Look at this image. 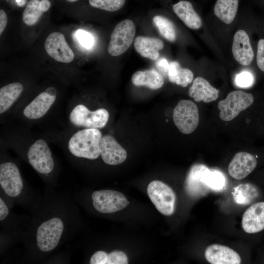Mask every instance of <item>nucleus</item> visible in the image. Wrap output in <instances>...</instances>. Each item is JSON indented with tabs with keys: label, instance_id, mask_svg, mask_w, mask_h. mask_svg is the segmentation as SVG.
<instances>
[{
	"label": "nucleus",
	"instance_id": "6",
	"mask_svg": "<svg viewBox=\"0 0 264 264\" xmlns=\"http://www.w3.org/2000/svg\"><path fill=\"white\" fill-rule=\"evenodd\" d=\"M147 193L160 213L166 216H170L174 213L176 196L168 185L160 181H153L148 186Z\"/></svg>",
	"mask_w": 264,
	"mask_h": 264
},
{
	"label": "nucleus",
	"instance_id": "36",
	"mask_svg": "<svg viewBox=\"0 0 264 264\" xmlns=\"http://www.w3.org/2000/svg\"><path fill=\"white\" fill-rule=\"evenodd\" d=\"M156 67L159 73L164 76H167V72L169 66V64L167 60L162 58L156 62Z\"/></svg>",
	"mask_w": 264,
	"mask_h": 264
},
{
	"label": "nucleus",
	"instance_id": "28",
	"mask_svg": "<svg viewBox=\"0 0 264 264\" xmlns=\"http://www.w3.org/2000/svg\"><path fill=\"white\" fill-rule=\"evenodd\" d=\"M40 3V0H30L28 2L22 16V21L27 25L35 24L43 14Z\"/></svg>",
	"mask_w": 264,
	"mask_h": 264
},
{
	"label": "nucleus",
	"instance_id": "38",
	"mask_svg": "<svg viewBox=\"0 0 264 264\" xmlns=\"http://www.w3.org/2000/svg\"><path fill=\"white\" fill-rule=\"evenodd\" d=\"M9 209L4 201L0 198V220H3L8 215Z\"/></svg>",
	"mask_w": 264,
	"mask_h": 264
},
{
	"label": "nucleus",
	"instance_id": "12",
	"mask_svg": "<svg viewBox=\"0 0 264 264\" xmlns=\"http://www.w3.org/2000/svg\"><path fill=\"white\" fill-rule=\"evenodd\" d=\"M0 185L5 194L10 197H16L21 194L23 183L15 164L6 162L0 165Z\"/></svg>",
	"mask_w": 264,
	"mask_h": 264
},
{
	"label": "nucleus",
	"instance_id": "27",
	"mask_svg": "<svg viewBox=\"0 0 264 264\" xmlns=\"http://www.w3.org/2000/svg\"><path fill=\"white\" fill-rule=\"evenodd\" d=\"M153 22L160 34L169 42H174L176 35L174 23L168 18L159 15L154 16Z\"/></svg>",
	"mask_w": 264,
	"mask_h": 264
},
{
	"label": "nucleus",
	"instance_id": "3",
	"mask_svg": "<svg viewBox=\"0 0 264 264\" xmlns=\"http://www.w3.org/2000/svg\"><path fill=\"white\" fill-rule=\"evenodd\" d=\"M109 119V113L103 108L91 111L85 105H76L71 111L69 120L74 126L87 129L104 128Z\"/></svg>",
	"mask_w": 264,
	"mask_h": 264
},
{
	"label": "nucleus",
	"instance_id": "15",
	"mask_svg": "<svg viewBox=\"0 0 264 264\" xmlns=\"http://www.w3.org/2000/svg\"><path fill=\"white\" fill-rule=\"evenodd\" d=\"M242 226L248 234H256L264 230V201L253 203L245 210Z\"/></svg>",
	"mask_w": 264,
	"mask_h": 264
},
{
	"label": "nucleus",
	"instance_id": "26",
	"mask_svg": "<svg viewBox=\"0 0 264 264\" xmlns=\"http://www.w3.org/2000/svg\"><path fill=\"white\" fill-rule=\"evenodd\" d=\"M167 76L170 82L182 87H186L193 81L194 74L188 68H182L177 62L169 64Z\"/></svg>",
	"mask_w": 264,
	"mask_h": 264
},
{
	"label": "nucleus",
	"instance_id": "4",
	"mask_svg": "<svg viewBox=\"0 0 264 264\" xmlns=\"http://www.w3.org/2000/svg\"><path fill=\"white\" fill-rule=\"evenodd\" d=\"M135 26L130 20L119 22L111 32L108 47L109 54L119 56L126 52L131 46L135 35Z\"/></svg>",
	"mask_w": 264,
	"mask_h": 264
},
{
	"label": "nucleus",
	"instance_id": "1",
	"mask_svg": "<svg viewBox=\"0 0 264 264\" xmlns=\"http://www.w3.org/2000/svg\"><path fill=\"white\" fill-rule=\"evenodd\" d=\"M101 132L97 129L85 128L74 133L68 142L70 153L78 157L96 159L100 155Z\"/></svg>",
	"mask_w": 264,
	"mask_h": 264
},
{
	"label": "nucleus",
	"instance_id": "9",
	"mask_svg": "<svg viewBox=\"0 0 264 264\" xmlns=\"http://www.w3.org/2000/svg\"><path fill=\"white\" fill-rule=\"evenodd\" d=\"M91 197L93 207L102 213L117 212L125 208L129 204L123 194L113 190L96 191L92 193Z\"/></svg>",
	"mask_w": 264,
	"mask_h": 264
},
{
	"label": "nucleus",
	"instance_id": "20",
	"mask_svg": "<svg viewBox=\"0 0 264 264\" xmlns=\"http://www.w3.org/2000/svg\"><path fill=\"white\" fill-rule=\"evenodd\" d=\"M135 50L140 55L150 60H156L159 51L164 47L163 42L159 39L144 36H137L134 41Z\"/></svg>",
	"mask_w": 264,
	"mask_h": 264
},
{
	"label": "nucleus",
	"instance_id": "11",
	"mask_svg": "<svg viewBox=\"0 0 264 264\" xmlns=\"http://www.w3.org/2000/svg\"><path fill=\"white\" fill-rule=\"evenodd\" d=\"M44 46L47 54L57 62L69 63L74 59L73 52L64 34L60 32L50 33L45 41Z\"/></svg>",
	"mask_w": 264,
	"mask_h": 264
},
{
	"label": "nucleus",
	"instance_id": "22",
	"mask_svg": "<svg viewBox=\"0 0 264 264\" xmlns=\"http://www.w3.org/2000/svg\"><path fill=\"white\" fill-rule=\"evenodd\" d=\"M132 82L136 86H146L151 89H157L164 84L161 74L154 69L137 71L132 77Z\"/></svg>",
	"mask_w": 264,
	"mask_h": 264
},
{
	"label": "nucleus",
	"instance_id": "18",
	"mask_svg": "<svg viewBox=\"0 0 264 264\" xmlns=\"http://www.w3.org/2000/svg\"><path fill=\"white\" fill-rule=\"evenodd\" d=\"M206 260L212 264H239L241 258L233 249L226 246L213 244L205 251Z\"/></svg>",
	"mask_w": 264,
	"mask_h": 264
},
{
	"label": "nucleus",
	"instance_id": "24",
	"mask_svg": "<svg viewBox=\"0 0 264 264\" xmlns=\"http://www.w3.org/2000/svg\"><path fill=\"white\" fill-rule=\"evenodd\" d=\"M232 194L236 203L248 205L260 197L261 191L256 185L248 183L241 184L235 187Z\"/></svg>",
	"mask_w": 264,
	"mask_h": 264
},
{
	"label": "nucleus",
	"instance_id": "37",
	"mask_svg": "<svg viewBox=\"0 0 264 264\" xmlns=\"http://www.w3.org/2000/svg\"><path fill=\"white\" fill-rule=\"evenodd\" d=\"M7 22V17L5 11L0 9V35L5 29Z\"/></svg>",
	"mask_w": 264,
	"mask_h": 264
},
{
	"label": "nucleus",
	"instance_id": "13",
	"mask_svg": "<svg viewBox=\"0 0 264 264\" xmlns=\"http://www.w3.org/2000/svg\"><path fill=\"white\" fill-rule=\"evenodd\" d=\"M257 165L258 159L256 155L248 152H240L231 160L228 172L232 178L241 180L250 175Z\"/></svg>",
	"mask_w": 264,
	"mask_h": 264
},
{
	"label": "nucleus",
	"instance_id": "35",
	"mask_svg": "<svg viewBox=\"0 0 264 264\" xmlns=\"http://www.w3.org/2000/svg\"><path fill=\"white\" fill-rule=\"evenodd\" d=\"M108 254L103 251H98L91 256L90 260L91 264H107Z\"/></svg>",
	"mask_w": 264,
	"mask_h": 264
},
{
	"label": "nucleus",
	"instance_id": "40",
	"mask_svg": "<svg viewBox=\"0 0 264 264\" xmlns=\"http://www.w3.org/2000/svg\"><path fill=\"white\" fill-rule=\"evenodd\" d=\"M66 0L68 1V2H74V1H76L78 0Z\"/></svg>",
	"mask_w": 264,
	"mask_h": 264
},
{
	"label": "nucleus",
	"instance_id": "17",
	"mask_svg": "<svg viewBox=\"0 0 264 264\" xmlns=\"http://www.w3.org/2000/svg\"><path fill=\"white\" fill-rule=\"evenodd\" d=\"M208 169L202 164H196L191 168L185 183V189L188 195L198 197L210 190L204 181L205 173Z\"/></svg>",
	"mask_w": 264,
	"mask_h": 264
},
{
	"label": "nucleus",
	"instance_id": "39",
	"mask_svg": "<svg viewBox=\"0 0 264 264\" xmlns=\"http://www.w3.org/2000/svg\"><path fill=\"white\" fill-rule=\"evenodd\" d=\"M40 6L41 10L44 13L49 10L51 3L48 0H40Z\"/></svg>",
	"mask_w": 264,
	"mask_h": 264
},
{
	"label": "nucleus",
	"instance_id": "32",
	"mask_svg": "<svg viewBox=\"0 0 264 264\" xmlns=\"http://www.w3.org/2000/svg\"><path fill=\"white\" fill-rule=\"evenodd\" d=\"M128 259L126 255L120 251H114L108 254L107 264H127Z\"/></svg>",
	"mask_w": 264,
	"mask_h": 264
},
{
	"label": "nucleus",
	"instance_id": "34",
	"mask_svg": "<svg viewBox=\"0 0 264 264\" xmlns=\"http://www.w3.org/2000/svg\"><path fill=\"white\" fill-rule=\"evenodd\" d=\"M256 62L259 68L264 72V39H263L258 43Z\"/></svg>",
	"mask_w": 264,
	"mask_h": 264
},
{
	"label": "nucleus",
	"instance_id": "10",
	"mask_svg": "<svg viewBox=\"0 0 264 264\" xmlns=\"http://www.w3.org/2000/svg\"><path fill=\"white\" fill-rule=\"evenodd\" d=\"M56 98V89L53 87H48L24 108L23 110L24 116L30 120L42 118L53 106Z\"/></svg>",
	"mask_w": 264,
	"mask_h": 264
},
{
	"label": "nucleus",
	"instance_id": "25",
	"mask_svg": "<svg viewBox=\"0 0 264 264\" xmlns=\"http://www.w3.org/2000/svg\"><path fill=\"white\" fill-rule=\"evenodd\" d=\"M239 5V0H217L214 8L216 16L224 23L229 24L234 20Z\"/></svg>",
	"mask_w": 264,
	"mask_h": 264
},
{
	"label": "nucleus",
	"instance_id": "23",
	"mask_svg": "<svg viewBox=\"0 0 264 264\" xmlns=\"http://www.w3.org/2000/svg\"><path fill=\"white\" fill-rule=\"evenodd\" d=\"M23 91L22 84L14 82L0 88V113L7 111L18 99Z\"/></svg>",
	"mask_w": 264,
	"mask_h": 264
},
{
	"label": "nucleus",
	"instance_id": "7",
	"mask_svg": "<svg viewBox=\"0 0 264 264\" xmlns=\"http://www.w3.org/2000/svg\"><path fill=\"white\" fill-rule=\"evenodd\" d=\"M64 230V223L58 218H54L42 223L37 231V245L39 249L48 252L58 245Z\"/></svg>",
	"mask_w": 264,
	"mask_h": 264
},
{
	"label": "nucleus",
	"instance_id": "30",
	"mask_svg": "<svg viewBox=\"0 0 264 264\" xmlns=\"http://www.w3.org/2000/svg\"><path fill=\"white\" fill-rule=\"evenodd\" d=\"M125 2L126 0H88L91 6L109 12L120 10Z\"/></svg>",
	"mask_w": 264,
	"mask_h": 264
},
{
	"label": "nucleus",
	"instance_id": "21",
	"mask_svg": "<svg viewBox=\"0 0 264 264\" xmlns=\"http://www.w3.org/2000/svg\"><path fill=\"white\" fill-rule=\"evenodd\" d=\"M173 10L189 28L197 30L202 26V20L190 2L187 0L179 1L173 6Z\"/></svg>",
	"mask_w": 264,
	"mask_h": 264
},
{
	"label": "nucleus",
	"instance_id": "8",
	"mask_svg": "<svg viewBox=\"0 0 264 264\" xmlns=\"http://www.w3.org/2000/svg\"><path fill=\"white\" fill-rule=\"evenodd\" d=\"M27 158L32 167L41 174H49L54 168L52 152L44 139H38L31 144L28 150Z\"/></svg>",
	"mask_w": 264,
	"mask_h": 264
},
{
	"label": "nucleus",
	"instance_id": "14",
	"mask_svg": "<svg viewBox=\"0 0 264 264\" xmlns=\"http://www.w3.org/2000/svg\"><path fill=\"white\" fill-rule=\"evenodd\" d=\"M100 151L103 160L108 165L120 164L127 156L126 150L110 135L102 136L100 142Z\"/></svg>",
	"mask_w": 264,
	"mask_h": 264
},
{
	"label": "nucleus",
	"instance_id": "5",
	"mask_svg": "<svg viewBox=\"0 0 264 264\" xmlns=\"http://www.w3.org/2000/svg\"><path fill=\"white\" fill-rule=\"evenodd\" d=\"M174 122L182 133L188 134L195 131L199 123L197 105L189 100H180L174 110Z\"/></svg>",
	"mask_w": 264,
	"mask_h": 264
},
{
	"label": "nucleus",
	"instance_id": "33",
	"mask_svg": "<svg viewBox=\"0 0 264 264\" xmlns=\"http://www.w3.org/2000/svg\"><path fill=\"white\" fill-rule=\"evenodd\" d=\"M76 37L80 44L84 47L88 48L93 45L94 42L93 37L88 32L78 30L76 32Z\"/></svg>",
	"mask_w": 264,
	"mask_h": 264
},
{
	"label": "nucleus",
	"instance_id": "29",
	"mask_svg": "<svg viewBox=\"0 0 264 264\" xmlns=\"http://www.w3.org/2000/svg\"><path fill=\"white\" fill-rule=\"evenodd\" d=\"M204 181L209 189L213 191H220L226 185L225 177L220 172L209 169L204 174Z\"/></svg>",
	"mask_w": 264,
	"mask_h": 264
},
{
	"label": "nucleus",
	"instance_id": "16",
	"mask_svg": "<svg viewBox=\"0 0 264 264\" xmlns=\"http://www.w3.org/2000/svg\"><path fill=\"white\" fill-rule=\"evenodd\" d=\"M232 51L235 60L242 66H248L254 58V52L249 36L243 30L235 33L232 46Z\"/></svg>",
	"mask_w": 264,
	"mask_h": 264
},
{
	"label": "nucleus",
	"instance_id": "19",
	"mask_svg": "<svg viewBox=\"0 0 264 264\" xmlns=\"http://www.w3.org/2000/svg\"><path fill=\"white\" fill-rule=\"evenodd\" d=\"M219 93L217 89L201 77L195 78L189 90V96L198 102L209 103L215 101L219 97Z\"/></svg>",
	"mask_w": 264,
	"mask_h": 264
},
{
	"label": "nucleus",
	"instance_id": "31",
	"mask_svg": "<svg viewBox=\"0 0 264 264\" xmlns=\"http://www.w3.org/2000/svg\"><path fill=\"white\" fill-rule=\"evenodd\" d=\"M254 78L252 74L248 71H243L238 74L235 78L237 86L242 88H247L252 85Z\"/></svg>",
	"mask_w": 264,
	"mask_h": 264
},
{
	"label": "nucleus",
	"instance_id": "2",
	"mask_svg": "<svg viewBox=\"0 0 264 264\" xmlns=\"http://www.w3.org/2000/svg\"><path fill=\"white\" fill-rule=\"evenodd\" d=\"M254 95L242 90H235L230 92L226 98L218 103L220 110V118L224 121H229L242 111L251 107L254 103Z\"/></svg>",
	"mask_w": 264,
	"mask_h": 264
}]
</instances>
